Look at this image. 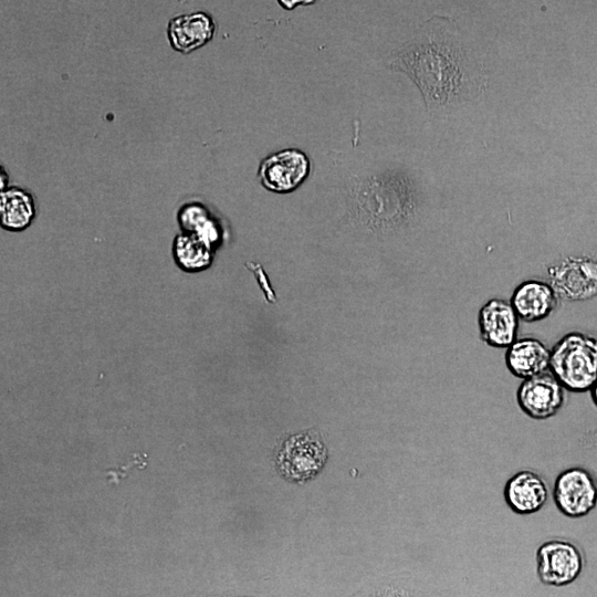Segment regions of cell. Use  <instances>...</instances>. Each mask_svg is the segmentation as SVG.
Instances as JSON below:
<instances>
[{
	"label": "cell",
	"mask_w": 597,
	"mask_h": 597,
	"mask_svg": "<svg viewBox=\"0 0 597 597\" xmlns=\"http://www.w3.org/2000/svg\"><path fill=\"white\" fill-rule=\"evenodd\" d=\"M387 67L415 83L430 113L473 101L488 84L482 64L469 53L455 21L438 14L389 54Z\"/></svg>",
	"instance_id": "obj_1"
},
{
	"label": "cell",
	"mask_w": 597,
	"mask_h": 597,
	"mask_svg": "<svg viewBox=\"0 0 597 597\" xmlns=\"http://www.w3.org/2000/svg\"><path fill=\"white\" fill-rule=\"evenodd\" d=\"M347 201L353 219L376 232L397 230L416 213L417 190L404 171L387 169L348 181Z\"/></svg>",
	"instance_id": "obj_2"
},
{
	"label": "cell",
	"mask_w": 597,
	"mask_h": 597,
	"mask_svg": "<svg viewBox=\"0 0 597 597\" xmlns=\"http://www.w3.org/2000/svg\"><path fill=\"white\" fill-rule=\"evenodd\" d=\"M549 370L572 392L590 391L597 380V339L570 332L551 348Z\"/></svg>",
	"instance_id": "obj_3"
},
{
	"label": "cell",
	"mask_w": 597,
	"mask_h": 597,
	"mask_svg": "<svg viewBox=\"0 0 597 597\" xmlns=\"http://www.w3.org/2000/svg\"><path fill=\"white\" fill-rule=\"evenodd\" d=\"M327 451L314 433H298L287 438L276 454V467L285 479L304 482L313 479L324 467Z\"/></svg>",
	"instance_id": "obj_4"
},
{
	"label": "cell",
	"mask_w": 597,
	"mask_h": 597,
	"mask_svg": "<svg viewBox=\"0 0 597 597\" xmlns=\"http://www.w3.org/2000/svg\"><path fill=\"white\" fill-rule=\"evenodd\" d=\"M585 557L570 541L554 538L536 551V575L546 586L563 587L574 583L583 573Z\"/></svg>",
	"instance_id": "obj_5"
},
{
	"label": "cell",
	"mask_w": 597,
	"mask_h": 597,
	"mask_svg": "<svg viewBox=\"0 0 597 597\" xmlns=\"http://www.w3.org/2000/svg\"><path fill=\"white\" fill-rule=\"evenodd\" d=\"M548 284L558 300L586 301L597 296V260L567 256L547 269Z\"/></svg>",
	"instance_id": "obj_6"
},
{
	"label": "cell",
	"mask_w": 597,
	"mask_h": 597,
	"mask_svg": "<svg viewBox=\"0 0 597 597\" xmlns=\"http://www.w3.org/2000/svg\"><path fill=\"white\" fill-rule=\"evenodd\" d=\"M552 496L563 515L570 519L586 516L597 506V481L585 468L565 469L554 481Z\"/></svg>",
	"instance_id": "obj_7"
},
{
	"label": "cell",
	"mask_w": 597,
	"mask_h": 597,
	"mask_svg": "<svg viewBox=\"0 0 597 597\" xmlns=\"http://www.w3.org/2000/svg\"><path fill=\"white\" fill-rule=\"evenodd\" d=\"M521 410L532 419L545 420L555 416L565 402V388L548 369L524 379L517 388Z\"/></svg>",
	"instance_id": "obj_8"
},
{
	"label": "cell",
	"mask_w": 597,
	"mask_h": 597,
	"mask_svg": "<svg viewBox=\"0 0 597 597\" xmlns=\"http://www.w3.org/2000/svg\"><path fill=\"white\" fill-rule=\"evenodd\" d=\"M310 160L298 149H284L261 161L259 177L268 190L289 192L297 188L308 176Z\"/></svg>",
	"instance_id": "obj_9"
},
{
	"label": "cell",
	"mask_w": 597,
	"mask_h": 597,
	"mask_svg": "<svg viewBox=\"0 0 597 597\" xmlns=\"http://www.w3.org/2000/svg\"><path fill=\"white\" fill-rule=\"evenodd\" d=\"M519 321L510 302L491 298L479 311L480 336L491 347L507 348L517 339Z\"/></svg>",
	"instance_id": "obj_10"
},
{
	"label": "cell",
	"mask_w": 597,
	"mask_h": 597,
	"mask_svg": "<svg viewBox=\"0 0 597 597\" xmlns=\"http://www.w3.org/2000/svg\"><path fill=\"white\" fill-rule=\"evenodd\" d=\"M503 496L512 512L521 515L534 514L546 504L548 486L543 476L525 469L506 481Z\"/></svg>",
	"instance_id": "obj_11"
},
{
	"label": "cell",
	"mask_w": 597,
	"mask_h": 597,
	"mask_svg": "<svg viewBox=\"0 0 597 597\" xmlns=\"http://www.w3.org/2000/svg\"><path fill=\"white\" fill-rule=\"evenodd\" d=\"M213 19L206 12L179 14L169 20L167 36L172 50L188 54L207 44L214 34Z\"/></svg>",
	"instance_id": "obj_12"
},
{
	"label": "cell",
	"mask_w": 597,
	"mask_h": 597,
	"mask_svg": "<svg viewBox=\"0 0 597 597\" xmlns=\"http://www.w3.org/2000/svg\"><path fill=\"white\" fill-rule=\"evenodd\" d=\"M557 301L548 282L527 280L515 287L510 303L520 320L535 323L549 316L557 306Z\"/></svg>",
	"instance_id": "obj_13"
},
{
	"label": "cell",
	"mask_w": 597,
	"mask_h": 597,
	"mask_svg": "<svg viewBox=\"0 0 597 597\" xmlns=\"http://www.w3.org/2000/svg\"><path fill=\"white\" fill-rule=\"evenodd\" d=\"M551 349L532 337L516 339L506 348L505 364L510 373L527 379L549 369Z\"/></svg>",
	"instance_id": "obj_14"
},
{
	"label": "cell",
	"mask_w": 597,
	"mask_h": 597,
	"mask_svg": "<svg viewBox=\"0 0 597 597\" xmlns=\"http://www.w3.org/2000/svg\"><path fill=\"white\" fill-rule=\"evenodd\" d=\"M36 214L33 196L20 187H8L0 192L1 228L21 232L29 228Z\"/></svg>",
	"instance_id": "obj_15"
},
{
	"label": "cell",
	"mask_w": 597,
	"mask_h": 597,
	"mask_svg": "<svg viewBox=\"0 0 597 597\" xmlns=\"http://www.w3.org/2000/svg\"><path fill=\"white\" fill-rule=\"evenodd\" d=\"M213 248L195 233L180 232L172 241V258L185 272H200L213 260Z\"/></svg>",
	"instance_id": "obj_16"
},
{
	"label": "cell",
	"mask_w": 597,
	"mask_h": 597,
	"mask_svg": "<svg viewBox=\"0 0 597 597\" xmlns=\"http://www.w3.org/2000/svg\"><path fill=\"white\" fill-rule=\"evenodd\" d=\"M177 219L181 232L199 235L213 249L219 243L221 238L220 227L201 203L190 202L184 205L178 211Z\"/></svg>",
	"instance_id": "obj_17"
}]
</instances>
